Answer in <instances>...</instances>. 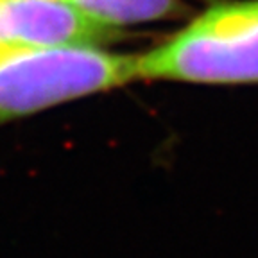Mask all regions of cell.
Listing matches in <instances>:
<instances>
[{
	"label": "cell",
	"mask_w": 258,
	"mask_h": 258,
	"mask_svg": "<svg viewBox=\"0 0 258 258\" xmlns=\"http://www.w3.org/2000/svg\"><path fill=\"white\" fill-rule=\"evenodd\" d=\"M8 41H6V36H4V29H2V18H0V47H6Z\"/></svg>",
	"instance_id": "obj_5"
},
{
	"label": "cell",
	"mask_w": 258,
	"mask_h": 258,
	"mask_svg": "<svg viewBox=\"0 0 258 258\" xmlns=\"http://www.w3.org/2000/svg\"><path fill=\"white\" fill-rule=\"evenodd\" d=\"M0 18L6 41L16 47H101L117 38L69 0H0Z\"/></svg>",
	"instance_id": "obj_3"
},
{
	"label": "cell",
	"mask_w": 258,
	"mask_h": 258,
	"mask_svg": "<svg viewBox=\"0 0 258 258\" xmlns=\"http://www.w3.org/2000/svg\"><path fill=\"white\" fill-rule=\"evenodd\" d=\"M138 79L137 57L95 45L0 47V124Z\"/></svg>",
	"instance_id": "obj_1"
},
{
	"label": "cell",
	"mask_w": 258,
	"mask_h": 258,
	"mask_svg": "<svg viewBox=\"0 0 258 258\" xmlns=\"http://www.w3.org/2000/svg\"><path fill=\"white\" fill-rule=\"evenodd\" d=\"M138 79L210 85L258 83V0L210 8L137 57Z\"/></svg>",
	"instance_id": "obj_2"
},
{
	"label": "cell",
	"mask_w": 258,
	"mask_h": 258,
	"mask_svg": "<svg viewBox=\"0 0 258 258\" xmlns=\"http://www.w3.org/2000/svg\"><path fill=\"white\" fill-rule=\"evenodd\" d=\"M95 24L117 29L129 24L165 20L181 11V0H69Z\"/></svg>",
	"instance_id": "obj_4"
}]
</instances>
